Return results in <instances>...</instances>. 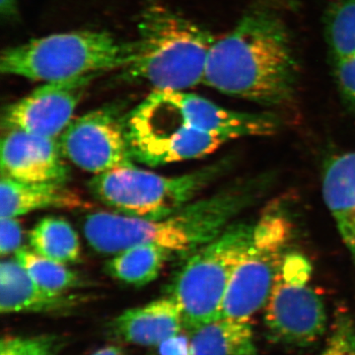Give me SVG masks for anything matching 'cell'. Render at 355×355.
I'll return each instance as SVG.
<instances>
[{
  "label": "cell",
  "mask_w": 355,
  "mask_h": 355,
  "mask_svg": "<svg viewBox=\"0 0 355 355\" xmlns=\"http://www.w3.org/2000/svg\"><path fill=\"white\" fill-rule=\"evenodd\" d=\"M270 184L268 174L245 178L160 219L95 212L84 220V236L98 253L116 254L137 245H154L188 258L258 202Z\"/></svg>",
  "instance_id": "obj_1"
},
{
  "label": "cell",
  "mask_w": 355,
  "mask_h": 355,
  "mask_svg": "<svg viewBox=\"0 0 355 355\" xmlns=\"http://www.w3.org/2000/svg\"><path fill=\"white\" fill-rule=\"evenodd\" d=\"M298 64L286 25L272 11L250 10L216 40L203 84L249 101L279 106L293 97Z\"/></svg>",
  "instance_id": "obj_2"
},
{
  "label": "cell",
  "mask_w": 355,
  "mask_h": 355,
  "mask_svg": "<svg viewBox=\"0 0 355 355\" xmlns=\"http://www.w3.org/2000/svg\"><path fill=\"white\" fill-rule=\"evenodd\" d=\"M135 58L123 69L125 81L157 91H186L203 83L216 39L202 26L161 2H149L137 23Z\"/></svg>",
  "instance_id": "obj_3"
},
{
  "label": "cell",
  "mask_w": 355,
  "mask_h": 355,
  "mask_svg": "<svg viewBox=\"0 0 355 355\" xmlns=\"http://www.w3.org/2000/svg\"><path fill=\"white\" fill-rule=\"evenodd\" d=\"M137 44L104 31L57 33L2 51L0 71L32 81L53 83L125 69Z\"/></svg>",
  "instance_id": "obj_4"
},
{
  "label": "cell",
  "mask_w": 355,
  "mask_h": 355,
  "mask_svg": "<svg viewBox=\"0 0 355 355\" xmlns=\"http://www.w3.org/2000/svg\"><path fill=\"white\" fill-rule=\"evenodd\" d=\"M231 167V158L197 171L167 177L130 165L95 175L89 189L96 200L123 216L160 219L195 200Z\"/></svg>",
  "instance_id": "obj_5"
},
{
  "label": "cell",
  "mask_w": 355,
  "mask_h": 355,
  "mask_svg": "<svg viewBox=\"0 0 355 355\" xmlns=\"http://www.w3.org/2000/svg\"><path fill=\"white\" fill-rule=\"evenodd\" d=\"M253 231L254 222H233L218 237L187 258L169 294L181 311L184 331L193 333L221 317L229 282Z\"/></svg>",
  "instance_id": "obj_6"
},
{
  "label": "cell",
  "mask_w": 355,
  "mask_h": 355,
  "mask_svg": "<svg viewBox=\"0 0 355 355\" xmlns=\"http://www.w3.org/2000/svg\"><path fill=\"white\" fill-rule=\"evenodd\" d=\"M293 237V224L279 205L268 207L254 222V231L230 282L221 317L251 321L263 309L284 265Z\"/></svg>",
  "instance_id": "obj_7"
},
{
  "label": "cell",
  "mask_w": 355,
  "mask_h": 355,
  "mask_svg": "<svg viewBox=\"0 0 355 355\" xmlns=\"http://www.w3.org/2000/svg\"><path fill=\"white\" fill-rule=\"evenodd\" d=\"M132 159L147 166H162L203 157L229 141L200 132L154 90L125 116Z\"/></svg>",
  "instance_id": "obj_8"
},
{
  "label": "cell",
  "mask_w": 355,
  "mask_h": 355,
  "mask_svg": "<svg viewBox=\"0 0 355 355\" xmlns=\"http://www.w3.org/2000/svg\"><path fill=\"white\" fill-rule=\"evenodd\" d=\"M312 266L303 254L289 253L265 306V327L272 342L309 347L327 331L328 315L310 286Z\"/></svg>",
  "instance_id": "obj_9"
},
{
  "label": "cell",
  "mask_w": 355,
  "mask_h": 355,
  "mask_svg": "<svg viewBox=\"0 0 355 355\" xmlns=\"http://www.w3.org/2000/svg\"><path fill=\"white\" fill-rule=\"evenodd\" d=\"M125 116L118 106H106L72 120L58 137L64 157L95 175L133 165Z\"/></svg>",
  "instance_id": "obj_10"
},
{
  "label": "cell",
  "mask_w": 355,
  "mask_h": 355,
  "mask_svg": "<svg viewBox=\"0 0 355 355\" xmlns=\"http://www.w3.org/2000/svg\"><path fill=\"white\" fill-rule=\"evenodd\" d=\"M97 76L44 83L22 99L7 105L2 112V130L58 139L71 123L77 106Z\"/></svg>",
  "instance_id": "obj_11"
},
{
  "label": "cell",
  "mask_w": 355,
  "mask_h": 355,
  "mask_svg": "<svg viewBox=\"0 0 355 355\" xmlns=\"http://www.w3.org/2000/svg\"><path fill=\"white\" fill-rule=\"evenodd\" d=\"M58 139L6 130L1 139V175L32 183H62L69 169Z\"/></svg>",
  "instance_id": "obj_12"
},
{
  "label": "cell",
  "mask_w": 355,
  "mask_h": 355,
  "mask_svg": "<svg viewBox=\"0 0 355 355\" xmlns=\"http://www.w3.org/2000/svg\"><path fill=\"white\" fill-rule=\"evenodd\" d=\"M168 104L193 128L231 140L268 137L277 132L279 123L270 114L242 113L218 106L202 96L186 91H160Z\"/></svg>",
  "instance_id": "obj_13"
},
{
  "label": "cell",
  "mask_w": 355,
  "mask_h": 355,
  "mask_svg": "<svg viewBox=\"0 0 355 355\" xmlns=\"http://www.w3.org/2000/svg\"><path fill=\"white\" fill-rule=\"evenodd\" d=\"M112 331L123 342L140 347H159L184 330L183 317L174 299H157L125 310L112 322Z\"/></svg>",
  "instance_id": "obj_14"
},
{
  "label": "cell",
  "mask_w": 355,
  "mask_h": 355,
  "mask_svg": "<svg viewBox=\"0 0 355 355\" xmlns=\"http://www.w3.org/2000/svg\"><path fill=\"white\" fill-rule=\"evenodd\" d=\"M90 203L62 183H32L1 175L0 217L18 218L40 209H90Z\"/></svg>",
  "instance_id": "obj_15"
},
{
  "label": "cell",
  "mask_w": 355,
  "mask_h": 355,
  "mask_svg": "<svg viewBox=\"0 0 355 355\" xmlns=\"http://www.w3.org/2000/svg\"><path fill=\"white\" fill-rule=\"evenodd\" d=\"M323 196L355 263V153L340 154L327 161Z\"/></svg>",
  "instance_id": "obj_16"
},
{
  "label": "cell",
  "mask_w": 355,
  "mask_h": 355,
  "mask_svg": "<svg viewBox=\"0 0 355 355\" xmlns=\"http://www.w3.org/2000/svg\"><path fill=\"white\" fill-rule=\"evenodd\" d=\"M74 299L55 294L39 286L15 259L0 265V311L2 314L22 312H51L64 309Z\"/></svg>",
  "instance_id": "obj_17"
},
{
  "label": "cell",
  "mask_w": 355,
  "mask_h": 355,
  "mask_svg": "<svg viewBox=\"0 0 355 355\" xmlns=\"http://www.w3.org/2000/svg\"><path fill=\"white\" fill-rule=\"evenodd\" d=\"M190 355H258L251 321L220 317L191 333Z\"/></svg>",
  "instance_id": "obj_18"
},
{
  "label": "cell",
  "mask_w": 355,
  "mask_h": 355,
  "mask_svg": "<svg viewBox=\"0 0 355 355\" xmlns=\"http://www.w3.org/2000/svg\"><path fill=\"white\" fill-rule=\"evenodd\" d=\"M114 256L107 265L109 275L125 284L142 286L157 279L175 254L154 245H137Z\"/></svg>",
  "instance_id": "obj_19"
},
{
  "label": "cell",
  "mask_w": 355,
  "mask_h": 355,
  "mask_svg": "<svg viewBox=\"0 0 355 355\" xmlns=\"http://www.w3.org/2000/svg\"><path fill=\"white\" fill-rule=\"evenodd\" d=\"M31 250L62 265L76 263L80 257V242L73 227L60 217H44L29 234Z\"/></svg>",
  "instance_id": "obj_20"
},
{
  "label": "cell",
  "mask_w": 355,
  "mask_h": 355,
  "mask_svg": "<svg viewBox=\"0 0 355 355\" xmlns=\"http://www.w3.org/2000/svg\"><path fill=\"white\" fill-rule=\"evenodd\" d=\"M14 259L39 286L51 293L65 294L83 286L81 277L67 265L44 258L28 248H20Z\"/></svg>",
  "instance_id": "obj_21"
},
{
  "label": "cell",
  "mask_w": 355,
  "mask_h": 355,
  "mask_svg": "<svg viewBox=\"0 0 355 355\" xmlns=\"http://www.w3.org/2000/svg\"><path fill=\"white\" fill-rule=\"evenodd\" d=\"M324 36L333 62L355 55V0H340L328 9Z\"/></svg>",
  "instance_id": "obj_22"
},
{
  "label": "cell",
  "mask_w": 355,
  "mask_h": 355,
  "mask_svg": "<svg viewBox=\"0 0 355 355\" xmlns=\"http://www.w3.org/2000/svg\"><path fill=\"white\" fill-rule=\"evenodd\" d=\"M64 343L55 336L2 340L0 355H58Z\"/></svg>",
  "instance_id": "obj_23"
},
{
  "label": "cell",
  "mask_w": 355,
  "mask_h": 355,
  "mask_svg": "<svg viewBox=\"0 0 355 355\" xmlns=\"http://www.w3.org/2000/svg\"><path fill=\"white\" fill-rule=\"evenodd\" d=\"M320 355H355V324L347 313H338L326 347Z\"/></svg>",
  "instance_id": "obj_24"
},
{
  "label": "cell",
  "mask_w": 355,
  "mask_h": 355,
  "mask_svg": "<svg viewBox=\"0 0 355 355\" xmlns=\"http://www.w3.org/2000/svg\"><path fill=\"white\" fill-rule=\"evenodd\" d=\"M334 74L343 99L355 111V55L334 62Z\"/></svg>",
  "instance_id": "obj_25"
},
{
  "label": "cell",
  "mask_w": 355,
  "mask_h": 355,
  "mask_svg": "<svg viewBox=\"0 0 355 355\" xmlns=\"http://www.w3.org/2000/svg\"><path fill=\"white\" fill-rule=\"evenodd\" d=\"M0 221V253L6 257L22 248L23 231L17 218H1Z\"/></svg>",
  "instance_id": "obj_26"
},
{
  "label": "cell",
  "mask_w": 355,
  "mask_h": 355,
  "mask_svg": "<svg viewBox=\"0 0 355 355\" xmlns=\"http://www.w3.org/2000/svg\"><path fill=\"white\" fill-rule=\"evenodd\" d=\"M160 355H190V338L177 335L159 345Z\"/></svg>",
  "instance_id": "obj_27"
},
{
  "label": "cell",
  "mask_w": 355,
  "mask_h": 355,
  "mask_svg": "<svg viewBox=\"0 0 355 355\" xmlns=\"http://www.w3.org/2000/svg\"><path fill=\"white\" fill-rule=\"evenodd\" d=\"M2 19L14 21L19 17V0H0Z\"/></svg>",
  "instance_id": "obj_28"
},
{
  "label": "cell",
  "mask_w": 355,
  "mask_h": 355,
  "mask_svg": "<svg viewBox=\"0 0 355 355\" xmlns=\"http://www.w3.org/2000/svg\"><path fill=\"white\" fill-rule=\"evenodd\" d=\"M92 355H125V354L120 347L109 345V347H103V349L97 350Z\"/></svg>",
  "instance_id": "obj_29"
}]
</instances>
